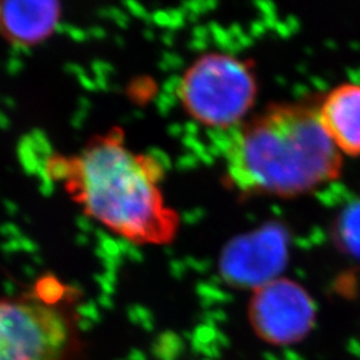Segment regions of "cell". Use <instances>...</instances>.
<instances>
[{
    "instance_id": "6da1fadb",
    "label": "cell",
    "mask_w": 360,
    "mask_h": 360,
    "mask_svg": "<svg viewBox=\"0 0 360 360\" xmlns=\"http://www.w3.org/2000/svg\"><path fill=\"white\" fill-rule=\"evenodd\" d=\"M49 172L84 214L131 243L166 245L178 235L179 215L162 190L165 168L132 151L122 129L92 138L77 154L52 158Z\"/></svg>"
},
{
    "instance_id": "7a4b0ae2",
    "label": "cell",
    "mask_w": 360,
    "mask_h": 360,
    "mask_svg": "<svg viewBox=\"0 0 360 360\" xmlns=\"http://www.w3.org/2000/svg\"><path fill=\"white\" fill-rule=\"evenodd\" d=\"M224 165L240 193L295 198L336 179L342 153L323 127L318 107L274 104L235 132Z\"/></svg>"
},
{
    "instance_id": "3957f363",
    "label": "cell",
    "mask_w": 360,
    "mask_h": 360,
    "mask_svg": "<svg viewBox=\"0 0 360 360\" xmlns=\"http://www.w3.org/2000/svg\"><path fill=\"white\" fill-rule=\"evenodd\" d=\"M257 96V77L251 65L226 52L200 55L181 75L178 86V98L187 115L208 129L238 126Z\"/></svg>"
},
{
    "instance_id": "277c9868",
    "label": "cell",
    "mask_w": 360,
    "mask_h": 360,
    "mask_svg": "<svg viewBox=\"0 0 360 360\" xmlns=\"http://www.w3.org/2000/svg\"><path fill=\"white\" fill-rule=\"evenodd\" d=\"M72 342L67 311L41 288L0 299V360H65Z\"/></svg>"
},
{
    "instance_id": "5b68a950",
    "label": "cell",
    "mask_w": 360,
    "mask_h": 360,
    "mask_svg": "<svg viewBox=\"0 0 360 360\" xmlns=\"http://www.w3.org/2000/svg\"><path fill=\"white\" fill-rule=\"evenodd\" d=\"M250 323L257 336L274 346L304 339L315 322V304L299 284L276 278L254 290L248 306Z\"/></svg>"
},
{
    "instance_id": "8992f818",
    "label": "cell",
    "mask_w": 360,
    "mask_h": 360,
    "mask_svg": "<svg viewBox=\"0 0 360 360\" xmlns=\"http://www.w3.org/2000/svg\"><path fill=\"white\" fill-rule=\"evenodd\" d=\"M284 245L281 233L260 231L239 239L223 257L221 270L231 283L252 290L279 278L283 264Z\"/></svg>"
},
{
    "instance_id": "52a82bcc",
    "label": "cell",
    "mask_w": 360,
    "mask_h": 360,
    "mask_svg": "<svg viewBox=\"0 0 360 360\" xmlns=\"http://www.w3.org/2000/svg\"><path fill=\"white\" fill-rule=\"evenodd\" d=\"M60 19L55 1L0 3V34L16 47H31L51 35Z\"/></svg>"
},
{
    "instance_id": "ba28073f",
    "label": "cell",
    "mask_w": 360,
    "mask_h": 360,
    "mask_svg": "<svg viewBox=\"0 0 360 360\" xmlns=\"http://www.w3.org/2000/svg\"><path fill=\"white\" fill-rule=\"evenodd\" d=\"M318 112L336 148L351 156L360 155V84L335 87L324 96Z\"/></svg>"
},
{
    "instance_id": "9c48e42d",
    "label": "cell",
    "mask_w": 360,
    "mask_h": 360,
    "mask_svg": "<svg viewBox=\"0 0 360 360\" xmlns=\"http://www.w3.org/2000/svg\"><path fill=\"white\" fill-rule=\"evenodd\" d=\"M338 233L348 251L360 257V202L343 212L338 223Z\"/></svg>"
}]
</instances>
